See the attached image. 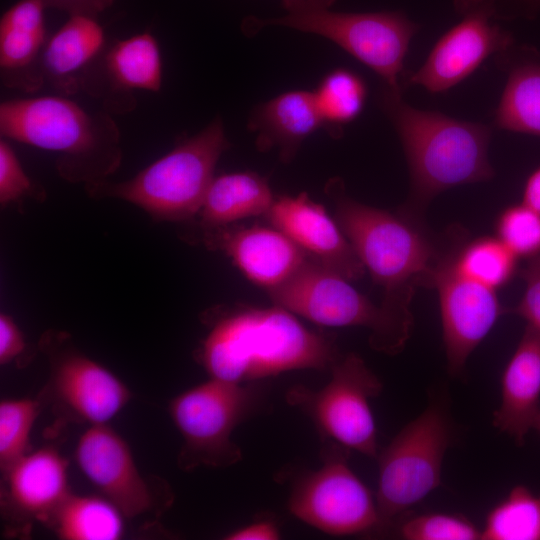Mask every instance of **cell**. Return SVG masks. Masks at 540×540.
Instances as JSON below:
<instances>
[{
	"instance_id": "obj_18",
	"label": "cell",
	"mask_w": 540,
	"mask_h": 540,
	"mask_svg": "<svg viewBox=\"0 0 540 540\" xmlns=\"http://www.w3.org/2000/svg\"><path fill=\"white\" fill-rule=\"evenodd\" d=\"M306 255L349 281L364 276L365 267L335 218L307 193L275 197L264 215Z\"/></svg>"
},
{
	"instance_id": "obj_25",
	"label": "cell",
	"mask_w": 540,
	"mask_h": 540,
	"mask_svg": "<svg viewBox=\"0 0 540 540\" xmlns=\"http://www.w3.org/2000/svg\"><path fill=\"white\" fill-rule=\"evenodd\" d=\"M124 518L103 496L71 493L45 525L64 540H116L123 535Z\"/></svg>"
},
{
	"instance_id": "obj_16",
	"label": "cell",
	"mask_w": 540,
	"mask_h": 540,
	"mask_svg": "<svg viewBox=\"0 0 540 540\" xmlns=\"http://www.w3.org/2000/svg\"><path fill=\"white\" fill-rule=\"evenodd\" d=\"M2 474V514L17 534H28L33 522L46 524L72 493L67 461L52 446L29 451Z\"/></svg>"
},
{
	"instance_id": "obj_3",
	"label": "cell",
	"mask_w": 540,
	"mask_h": 540,
	"mask_svg": "<svg viewBox=\"0 0 540 540\" xmlns=\"http://www.w3.org/2000/svg\"><path fill=\"white\" fill-rule=\"evenodd\" d=\"M379 100L408 163L410 194L402 211L419 216L441 192L494 176L488 159L490 126L414 108L384 86Z\"/></svg>"
},
{
	"instance_id": "obj_10",
	"label": "cell",
	"mask_w": 540,
	"mask_h": 540,
	"mask_svg": "<svg viewBox=\"0 0 540 540\" xmlns=\"http://www.w3.org/2000/svg\"><path fill=\"white\" fill-rule=\"evenodd\" d=\"M330 371V380L320 389L291 387L285 396L287 403L311 419L324 441L377 457L370 400L381 393L382 382L354 352L341 356Z\"/></svg>"
},
{
	"instance_id": "obj_20",
	"label": "cell",
	"mask_w": 540,
	"mask_h": 540,
	"mask_svg": "<svg viewBox=\"0 0 540 540\" xmlns=\"http://www.w3.org/2000/svg\"><path fill=\"white\" fill-rule=\"evenodd\" d=\"M43 0H19L0 20V70L3 83L29 92L43 84L41 57L47 42Z\"/></svg>"
},
{
	"instance_id": "obj_17",
	"label": "cell",
	"mask_w": 540,
	"mask_h": 540,
	"mask_svg": "<svg viewBox=\"0 0 540 540\" xmlns=\"http://www.w3.org/2000/svg\"><path fill=\"white\" fill-rule=\"evenodd\" d=\"M190 238L209 250L226 254L252 283L266 291L284 282L308 258L300 247L273 226L231 224L196 229Z\"/></svg>"
},
{
	"instance_id": "obj_11",
	"label": "cell",
	"mask_w": 540,
	"mask_h": 540,
	"mask_svg": "<svg viewBox=\"0 0 540 540\" xmlns=\"http://www.w3.org/2000/svg\"><path fill=\"white\" fill-rule=\"evenodd\" d=\"M349 451L325 441L321 465L299 476L288 498V509L294 517L329 535L379 530L376 498L351 469Z\"/></svg>"
},
{
	"instance_id": "obj_35",
	"label": "cell",
	"mask_w": 540,
	"mask_h": 540,
	"mask_svg": "<svg viewBox=\"0 0 540 540\" xmlns=\"http://www.w3.org/2000/svg\"><path fill=\"white\" fill-rule=\"evenodd\" d=\"M28 345L24 334L14 319L4 313L0 314V364L20 362L24 359Z\"/></svg>"
},
{
	"instance_id": "obj_14",
	"label": "cell",
	"mask_w": 540,
	"mask_h": 540,
	"mask_svg": "<svg viewBox=\"0 0 540 540\" xmlns=\"http://www.w3.org/2000/svg\"><path fill=\"white\" fill-rule=\"evenodd\" d=\"M462 17L435 43L423 65L407 83L442 93L469 77L488 57L512 46V36L492 22L485 0H459Z\"/></svg>"
},
{
	"instance_id": "obj_27",
	"label": "cell",
	"mask_w": 540,
	"mask_h": 540,
	"mask_svg": "<svg viewBox=\"0 0 540 540\" xmlns=\"http://www.w3.org/2000/svg\"><path fill=\"white\" fill-rule=\"evenodd\" d=\"M518 259L497 236L462 240L453 256L454 265L462 275L493 290L512 279Z\"/></svg>"
},
{
	"instance_id": "obj_6",
	"label": "cell",
	"mask_w": 540,
	"mask_h": 540,
	"mask_svg": "<svg viewBox=\"0 0 540 540\" xmlns=\"http://www.w3.org/2000/svg\"><path fill=\"white\" fill-rule=\"evenodd\" d=\"M285 16L261 20L256 28L279 25L329 39L376 72L384 87L401 94L399 78L417 25L403 13L336 12L324 1L283 0Z\"/></svg>"
},
{
	"instance_id": "obj_24",
	"label": "cell",
	"mask_w": 540,
	"mask_h": 540,
	"mask_svg": "<svg viewBox=\"0 0 540 540\" xmlns=\"http://www.w3.org/2000/svg\"><path fill=\"white\" fill-rule=\"evenodd\" d=\"M274 200L267 180L259 174L248 171L222 174L214 177L209 186L196 216V229L223 227L265 215Z\"/></svg>"
},
{
	"instance_id": "obj_5",
	"label": "cell",
	"mask_w": 540,
	"mask_h": 540,
	"mask_svg": "<svg viewBox=\"0 0 540 540\" xmlns=\"http://www.w3.org/2000/svg\"><path fill=\"white\" fill-rule=\"evenodd\" d=\"M229 146L217 117L132 178L88 183L85 190L93 199L129 202L157 222H190L200 211L217 162Z\"/></svg>"
},
{
	"instance_id": "obj_36",
	"label": "cell",
	"mask_w": 540,
	"mask_h": 540,
	"mask_svg": "<svg viewBox=\"0 0 540 540\" xmlns=\"http://www.w3.org/2000/svg\"><path fill=\"white\" fill-rule=\"evenodd\" d=\"M115 0H43L47 8H55L69 15L83 14L97 17Z\"/></svg>"
},
{
	"instance_id": "obj_8",
	"label": "cell",
	"mask_w": 540,
	"mask_h": 540,
	"mask_svg": "<svg viewBox=\"0 0 540 540\" xmlns=\"http://www.w3.org/2000/svg\"><path fill=\"white\" fill-rule=\"evenodd\" d=\"M261 399L253 383L215 378L196 385L170 400V417L182 436L177 464L183 471L204 466L225 468L243 454L232 433L251 416Z\"/></svg>"
},
{
	"instance_id": "obj_31",
	"label": "cell",
	"mask_w": 540,
	"mask_h": 540,
	"mask_svg": "<svg viewBox=\"0 0 540 540\" xmlns=\"http://www.w3.org/2000/svg\"><path fill=\"white\" fill-rule=\"evenodd\" d=\"M496 236L518 257L540 253V213L523 202L510 205L498 216Z\"/></svg>"
},
{
	"instance_id": "obj_29",
	"label": "cell",
	"mask_w": 540,
	"mask_h": 540,
	"mask_svg": "<svg viewBox=\"0 0 540 540\" xmlns=\"http://www.w3.org/2000/svg\"><path fill=\"white\" fill-rule=\"evenodd\" d=\"M314 96L325 124L332 125L335 136L342 125L356 119L363 110L367 87L359 75L339 68L322 79Z\"/></svg>"
},
{
	"instance_id": "obj_23",
	"label": "cell",
	"mask_w": 540,
	"mask_h": 540,
	"mask_svg": "<svg viewBox=\"0 0 540 540\" xmlns=\"http://www.w3.org/2000/svg\"><path fill=\"white\" fill-rule=\"evenodd\" d=\"M105 45L104 31L97 17L69 15L44 46L41 57L44 83L49 82L65 94L76 92Z\"/></svg>"
},
{
	"instance_id": "obj_21",
	"label": "cell",
	"mask_w": 540,
	"mask_h": 540,
	"mask_svg": "<svg viewBox=\"0 0 540 540\" xmlns=\"http://www.w3.org/2000/svg\"><path fill=\"white\" fill-rule=\"evenodd\" d=\"M540 412V332L526 327L501 379L493 425L523 445Z\"/></svg>"
},
{
	"instance_id": "obj_1",
	"label": "cell",
	"mask_w": 540,
	"mask_h": 540,
	"mask_svg": "<svg viewBox=\"0 0 540 540\" xmlns=\"http://www.w3.org/2000/svg\"><path fill=\"white\" fill-rule=\"evenodd\" d=\"M205 320L209 331L196 359L210 378L253 383L292 370H330L341 357L331 336L274 304L231 308Z\"/></svg>"
},
{
	"instance_id": "obj_15",
	"label": "cell",
	"mask_w": 540,
	"mask_h": 540,
	"mask_svg": "<svg viewBox=\"0 0 540 540\" xmlns=\"http://www.w3.org/2000/svg\"><path fill=\"white\" fill-rule=\"evenodd\" d=\"M75 460L83 475L126 518L169 504L156 500L155 486L139 471L127 442L107 424L90 425L80 436Z\"/></svg>"
},
{
	"instance_id": "obj_12",
	"label": "cell",
	"mask_w": 540,
	"mask_h": 540,
	"mask_svg": "<svg viewBox=\"0 0 540 540\" xmlns=\"http://www.w3.org/2000/svg\"><path fill=\"white\" fill-rule=\"evenodd\" d=\"M38 348L50 371L43 399L62 419L107 424L130 401L127 385L78 349L69 333L49 329L41 335Z\"/></svg>"
},
{
	"instance_id": "obj_13",
	"label": "cell",
	"mask_w": 540,
	"mask_h": 540,
	"mask_svg": "<svg viewBox=\"0 0 540 540\" xmlns=\"http://www.w3.org/2000/svg\"><path fill=\"white\" fill-rule=\"evenodd\" d=\"M457 232L452 235L430 283L438 292L447 368L454 376L462 373L471 353L503 313L496 290L465 277L456 269L454 252L464 238Z\"/></svg>"
},
{
	"instance_id": "obj_38",
	"label": "cell",
	"mask_w": 540,
	"mask_h": 540,
	"mask_svg": "<svg viewBox=\"0 0 540 540\" xmlns=\"http://www.w3.org/2000/svg\"><path fill=\"white\" fill-rule=\"evenodd\" d=\"M522 202L540 213V165L528 176L524 184Z\"/></svg>"
},
{
	"instance_id": "obj_22",
	"label": "cell",
	"mask_w": 540,
	"mask_h": 540,
	"mask_svg": "<svg viewBox=\"0 0 540 540\" xmlns=\"http://www.w3.org/2000/svg\"><path fill=\"white\" fill-rule=\"evenodd\" d=\"M324 125L314 93L304 90L288 91L260 104L249 121L257 149H278L283 163H290L301 143Z\"/></svg>"
},
{
	"instance_id": "obj_39",
	"label": "cell",
	"mask_w": 540,
	"mask_h": 540,
	"mask_svg": "<svg viewBox=\"0 0 540 540\" xmlns=\"http://www.w3.org/2000/svg\"><path fill=\"white\" fill-rule=\"evenodd\" d=\"M533 428L540 432V412L537 415Z\"/></svg>"
},
{
	"instance_id": "obj_9",
	"label": "cell",
	"mask_w": 540,
	"mask_h": 540,
	"mask_svg": "<svg viewBox=\"0 0 540 540\" xmlns=\"http://www.w3.org/2000/svg\"><path fill=\"white\" fill-rule=\"evenodd\" d=\"M453 440L447 408L437 401L405 425L377 456L379 530L441 483L443 458Z\"/></svg>"
},
{
	"instance_id": "obj_19",
	"label": "cell",
	"mask_w": 540,
	"mask_h": 540,
	"mask_svg": "<svg viewBox=\"0 0 540 540\" xmlns=\"http://www.w3.org/2000/svg\"><path fill=\"white\" fill-rule=\"evenodd\" d=\"M95 64L100 68H90L82 84L87 78L100 75V78L88 82L84 87L90 91L98 82L102 83L104 87L101 91L107 88L110 92L106 101L114 106V111L127 112L133 109L134 90L159 92L161 89L160 48L149 31L115 41L105 48Z\"/></svg>"
},
{
	"instance_id": "obj_33",
	"label": "cell",
	"mask_w": 540,
	"mask_h": 540,
	"mask_svg": "<svg viewBox=\"0 0 540 540\" xmlns=\"http://www.w3.org/2000/svg\"><path fill=\"white\" fill-rule=\"evenodd\" d=\"M25 198L37 201L46 199L45 190L38 186L24 171L7 139L0 140V204L22 205Z\"/></svg>"
},
{
	"instance_id": "obj_2",
	"label": "cell",
	"mask_w": 540,
	"mask_h": 540,
	"mask_svg": "<svg viewBox=\"0 0 540 540\" xmlns=\"http://www.w3.org/2000/svg\"><path fill=\"white\" fill-rule=\"evenodd\" d=\"M334 218L358 258L383 290L381 305L395 317L413 323L410 303L416 287H430L434 270L452 234L439 246L417 220L400 210L392 213L349 197L340 178L325 185Z\"/></svg>"
},
{
	"instance_id": "obj_37",
	"label": "cell",
	"mask_w": 540,
	"mask_h": 540,
	"mask_svg": "<svg viewBox=\"0 0 540 540\" xmlns=\"http://www.w3.org/2000/svg\"><path fill=\"white\" fill-rule=\"evenodd\" d=\"M281 536L279 527L271 520H259L228 533L227 540H276Z\"/></svg>"
},
{
	"instance_id": "obj_4",
	"label": "cell",
	"mask_w": 540,
	"mask_h": 540,
	"mask_svg": "<svg viewBox=\"0 0 540 540\" xmlns=\"http://www.w3.org/2000/svg\"><path fill=\"white\" fill-rule=\"evenodd\" d=\"M0 134L57 154L59 176L92 183L113 174L122 161L120 131L106 113L89 112L58 95L11 99L0 105Z\"/></svg>"
},
{
	"instance_id": "obj_26",
	"label": "cell",
	"mask_w": 540,
	"mask_h": 540,
	"mask_svg": "<svg viewBox=\"0 0 540 540\" xmlns=\"http://www.w3.org/2000/svg\"><path fill=\"white\" fill-rule=\"evenodd\" d=\"M494 125L540 136V58L524 59L508 66Z\"/></svg>"
},
{
	"instance_id": "obj_7",
	"label": "cell",
	"mask_w": 540,
	"mask_h": 540,
	"mask_svg": "<svg viewBox=\"0 0 540 540\" xmlns=\"http://www.w3.org/2000/svg\"><path fill=\"white\" fill-rule=\"evenodd\" d=\"M340 274L311 258L280 285L267 290L274 305L327 327L361 326L370 330L372 349L388 355L402 351L413 324L374 304Z\"/></svg>"
},
{
	"instance_id": "obj_28",
	"label": "cell",
	"mask_w": 540,
	"mask_h": 540,
	"mask_svg": "<svg viewBox=\"0 0 540 540\" xmlns=\"http://www.w3.org/2000/svg\"><path fill=\"white\" fill-rule=\"evenodd\" d=\"M481 533L483 540H540V495L514 487L488 513Z\"/></svg>"
},
{
	"instance_id": "obj_34",
	"label": "cell",
	"mask_w": 540,
	"mask_h": 540,
	"mask_svg": "<svg viewBox=\"0 0 540 540\" xmlns=\"http://www.w3.org/2000/svg\"><path fill=\"white\" fill-rule=\"evenodd\" d=\"M520 275L525 288L512 312L524 318L528 326L540 332V253L529 258Z\"/></svg>"
},
{
	"instance_id": "obj_32",
	"label": "cell",
	"mask_w": 540,
	"mask_h": 540,
	"mask_svg": "<svg viewBox=\"0 0 540 540\" xmlns=\"http://www.w3.org/2000/svg\"><path fill=\"white\" fill-rule=\"evenodd\" d=\"M399 535L407 540H477L482 533L462 515L428 513L403 522Z\"/></svg>"
},
{
	"instance_id": "obj_30",
	"label": "cell",
	"mask_w": 540,
	"mask_h": 540,
	"mask_svg": "<svg viewBox=\"0 0 540 540\" xmlns=\"http://www.w3.org/2000/svg\"><path fill=\"white\" fill-rule=\"evenodd\" d=\"M40 409V399L1 400L0 469L2 473L30 451V434Z\"/></svg>"
}]
</instances>
